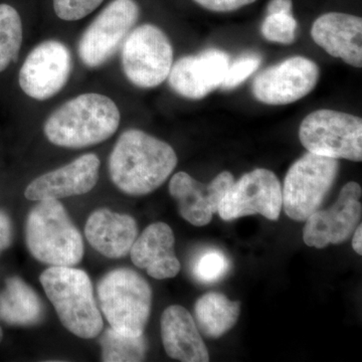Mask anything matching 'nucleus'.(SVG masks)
Segmentation results:
<instances>
[{
    "label": "nucleus",
    "instance_id": "23",
    "mask_svg": "<svg viewBox=\"0 0 362 362\" xmlns=\"http://www.w3.org/2000/svg\"><path fill=\"white\" fill-rule=\"evenodd\" d=\"M102 361L105 362L143 361L146 356L147 342L144 334L132 337L109 327L100 338Z\"/></svg>",
    "mask_w": 362,
    "mask_h": 362
},
{
    "label": "nucleus",
    "instance_id": "21",
    "mask_svg": "<svg viewBox=\"0 0 362 362\" xmlns=\"http://www.w3.org/2000/svg\"><path fill=\"white\" fill-rule=\"evenodd\" d=\"M45 306L37 292L20 277H9L0 292V320L11 326L30 327L42 322Z\"/></svg>",
    "mask_w": 362,
    "mask_h": 362
},
{
    "label": "nucleus",
    "instance_id": "28",
    "mask_svg": "<svg viewBox=\"0 0 362 362\" xmlns=\"http://www.w3.org/2000/svg\"><path fill=\"white\" fill-rule=\"evenodd\" d=\"M104 0H54L57 16L66 21L82 20L95 11Z\"/></svg>",
    "mask_w": 362,
    "mask_h": 362
},
{
    "label": "nucleus",
    "instance_id": "16",
    "mask_svg": "<svg viewBox=\"0 0 362 362\" xmlns=\"http://www.w3.org/2000/svg\"><path fill=\"white\" fill-rule=\"evenodd\" d=\"M100 165L96 154H84L63 168L33 180L25 188V197L28 201L40 202L88 194L96 187Z\"/></svg>",
    "mask_w": 362,
    "mask_h": 362
},
{
    "label": "nucleus",
    "instance_id": "17",
    "mask_svg": "<svg viewBox=\"0 0 362 362\" xmlns=\"http://www.w3.org/2000/svg\"><path fill=\"white\" fill-rule=\"evenodd\" d=\"M311 37L331 57L341 59L347 65L361 68V18L341 13L323 14L314 21Z\"/></svg>",
    "mask_w": 362,
    "mask_h": 362
},
{
    "label": "nucleus",
    "instance_id": "10",
    "mask_svg": "<svg viewBox=\"0 0 362 362\" xmlns=\"http://www.w3.org/2000/svg\"><path fill=\"white\" fill-rule=\"evenodd\" d=\"M282 206L280 180L273 171L258 168L233 181L221 199L218 214L226 221L252 214L277 221Z\"/></svg>",
    "mask_w": 362,
    "mask_h": 362
},
{
    "label": "nucleus",
    "instance_id": "27",
    "mask_svg": "<svg viewBox=\"0 0 362 362\" xmlns=\"http://www.w3.org/2000/svg\"><path fill=\"white\" fill-rule=\"evenodd\" d=\"M230 268L228 259L218 250L202 254L194 266V276L202 283H214L226 275Z\"/></svg>",
    "mask_w": 362,
    "mask_h": 362
},
{
    "label": "nucleus",
    "instance_id": "7",
    "mask_svg": "<svg viewBox=\"0 0 362 362\" xmlns=\"http://www.w3.org/2000/svg\"><path fill=\"white\" fill-rule=\"evenodd\" d=\"M300 142L311 153L334 159L362 160V120L344 112L321 109L303 119Z\"/></svg>",
    "mask_w": 362,
    "mask_h": 362
},
{
    "label": "nucleus",
    "instance_id": "32",
    "mask_svg": "<svg viewBox=\"0 0 362 362\" xmlns=\"http://www.w3.org/2000/svg\"><path fill=\"white\" fill-rule=\"evenodd\" d=\"M354 239H352V247H354V251H356V254H358L359 256L362 255V226L361 223H359L358 226L356 228L354 233Z\"/></svg>",
    "mask_w": 362,
    "mask_h": 362
},
{
    "label": "nucleus",
    "instance_id": "30",
    "mask_svg": "<svg viewBox=\"0 0 362 362\" xmlns=\"http://www.w3.org/2000/svg\"><path fill=\"white\" fill-rule=\"evenodd\" d=\"M13 225L6 211L0 209V255L13 244Z\"/></svg>",
    "mask_w": 362,
    "mask_h": 362
},
{
    "label": "nucleus",
    "instance_id": "26",
    "mask_svg": "<svg viewBox=\"0 0 362 362\" xmlns=\"http://www.w3.org/2000/svg\"><path fill=\"white\" fill-rule=\"evenodd\" d=\"M262 61L263 59L261 54L257 52H245L239 58L235 59L228 66L223 84L221 85V89L233 90L242 85L258 70Z\"/></svg>",
    "mask_w": 362,
    "mask_h": 362
},
{
    "label": "nucleus",
    "instance_id": "4",
    "mask_svg": "<svg viewBox=\"0 0 362 362\" xmlns=\"http://www.w3.org/2000/svg\"><path fill=\"white\" fill-rule=\"evenodd\" d=\"M25 243L33 258L51 267H75L84 257V242L59 199H44L25 221Z\"/></svg>",
    "mask_w": 362,
    "mask_h": 362
},
{
    "label": "nucleus",
    "instance_id": "29",
    "mask_svg": "<svg viewBox=\"0 0 362 362\" xmlns=\"http://www.w3.org/2000/svg\"><path fill=\"white\" fill-rule=\"evenodd\" d=\"M197 4L216 13H230L249 6L256 0H194Z\"/></svg>",
    "mask_w": 362,
    "mask_h": 362
},
{
    "label": "nucleus",
    "instance_id": "18",
    "mask_svg": "<svg viewBox=\"0 0 362 362\" xmlns=\"http://www.w3.org/2000/svg\"><path fill=\"white\" fill-rule=\"evenodd\" d=\"M175 244V233L168 223H152L135 240L129 252L131 259L150 277L157 280L175 278L180 271Z\"/></svg>",
    "mask_w": 362,
    "mask_h": 362
},
{
    "label": "nucleus",
    "instance_id": "2",
    "mask_svg": "<svg viewBox=\"0 0 362 362\" xmlns=\"http://www.w3.org/2000/svg\"><path fill=\"white\" fill-rule=\"evenodd\" d=\"M118 107L110 98L87 93L69 100L45 121L49 142L64 148L78 149L99 144L115 134L120 125Z\"/></svg>",
    "mask_w": 362,
    "mask_h": 362
},
{
    "label": "nucleus",
    "instance_id": "25",
    "mask_svg": "<svg viewBox=\"0 0 362 362\" xmlns=\"http://www.w3.org/2000/svg\"><path fill=\"white\" fill-rule=\"evenodd\" d=\"M297 21L293 13H271L261 26L263 37L276 44L291 45L296 39Z\"/></svg>",
    "mask_w": 362,
    "mask_h": 362
},
{
    "label": "nucleus",
    "instance_id": "19",
    "mask_svg": "<svg viewBox=\"0 0 362 362\" xmlns=\"http://www.w3.org/2000/svg\"><path fill=\"white\" fill-rule=\"evenodd\" d=\"M85 235L100 254L110 259L122 258L129 254L137 239V223L129 214L99 209L88 218Z\"/></svg>",
    "mask_w": 362,
    "mask_h": 362
},
{
    "label": "nucleus",
    "instance_id": "33",
    "mask_svg": "<svg viewBox=\"0 0 362 362\" xmlns=\"http://www.w3.org/2000/svg\"><path fill=\"white\" fill-rule=\"evenodd\" d=\"M2 338H4V331H2L1 326H0V343L2 341Z\"/></svg>",
    "mask_w": 362,
    "mask_h": 362
},
{
    "label": "nucleus",
    "instance_id": "24",
    "mask_svg": "<svg viewBox=\"0 0 362 362\" xmlns=\"http://www.w3.org/2000/svg\"><path fill=\"white\" fill-rule=\"evenodd\" d=\"M23 44V23L18 11L0 4V73L16 62Z\"/></svg>",
    "mask_w": 362,
    "mask_h": 362
},
{
    "label": "nucleus",
    "instance_id": "13",
    "mask_svg": "<svg viewBox=\"0 0 362 362\" xmlns=\"http://www.w3.org/2000/svg\"><path fill=\"white\" fill-rule=\"evenodd\" d=\"M361 185L350 181L343 187L337 202L326 211H317L307 218L303 240L309 247L323 249L344 243L354 235L362 216Z\"/></svg>",
    "mask_w": 362,
    "mask_h": 362
},
{
    "label": "nucleus",
    "instance_id": "3",
    "mask_svg": "<svg viewBox=\"0 0 362 362\" xmlns=\"http://www.w3.org/2000/svg\"><path fill=\"white\" fill-rule=\"evenodd\" d=\"M40 281L66 329L83 339L99 337L103 318L92 281L85 271L74 267H49L42 272Z\"/></svg>",
    "mask_w": 362,
    "mask_h": 362
},
{
    "label": "nucleus",
    "instance_id": "9",
    "mask_svg": "<svg viewBox=\"0 0 362 362\" xmlns=\"http://www.w3.org/2000/svg\"><path fill=\"white\" fill-rule=\"evenodd\" d=\"M140 16L135 0H113L88 26L78 45V57L88 68H99L122 47Z\"/></svg>",
    "mask_w": 362,
    "mask_h": 362
},
{
    "label": "nucleus",
    "instance_id": "11",
    "mask_svg": "<svg viewBox=\"0 0 362 362\" xmlns=\"http://www.w3.org/2000/svg\"><path fill=\"white\" fill-rule=\"evenodd\" d=\"M73 59L69 47L59 40L40 42L28 54L18 74L21 90L39 101L49 99L65 87Z\"/></svg>",
    "mask_w": 362,
    "mask_h": 362
},
{
    "label": "nucleus",
    "instance_id": "5",
    "mask_svg": "<svg viewBox=\"0 0 362 362\" xmlns=\"http://www.w3.org/2000/svg\"><path fill=\"white\" fill-rule=\"evenodd\" d=\"M100 309L111 328L122 334H144L151 312L152 290L137 272H108L97 286Z\"/></svg>",
    "mask_w": 362,
    "mask_h": 362
},
{
    "label": "nucleus",
    "instance_id": "15",
    "mask_svg": "<svg viewBox=\"0 0 362 362\" xmlns=\"http://www.w3.org/2000/svg\"><path fill=\"white\" fill-rule=\"evenodd\" d=\"M230 63V56L218 49L182 57L171 66L169 86L181 97L201 100L221 87Z\"/></svg>",
    "mask_w": 362,
    "mask_h": 362
},
{
    "label": "nucleus",
    "instance_id": "31",
    "mask_svg": "<svg viewBox=\"0 0 362 362\" xmlns=\"http://www.w3.org/2000/svg\"><path fill=\"white\" fill-rule=\"evenodd\" d=\"M292 0H271L268 4V14L271 13H292Z\"/></svg>",
    "mask_w": 362,
    "mask_h": 362
},
{
    "label": "nucleus",
    "instance_id": "12",
    "mask_svg": "<svg viewBox=\"0 0 362 362\" xmlns=\"http://www.w3.org/2000/svg\"><path fill=\"white\" fill-rule=\"evenodd\" d=\"M319 80V68L311 59L292 57L259 73L252 85L255 98L267 105H287L310 94Z\"/></svg>",
    "mask_w": 362,
    "mask_h": 362
},
{
    "label": "nucleus",
    "instance_id": "6",
    "mask_svg": "<svg viewBox=\"0 0 362 362\" xmlns=\"http://www.w3.org/2000/svg\"><path fill=\"white\" fill-rule=\"evenodd\" d=\"M338 159L305 154L292 164L282 188V207L293 221H305L318 211L337 180Z\"/></svg>",
    "mask_w": 362,
    "mask_h": 362
},
{
    "label": "nucleus",
    "instance_id": "14",
    "mask_svg": "<svg viewBox=\"0 0 362 362\" xmlns=\"http://www.w3.org/2000/svg\"><path fill=\"white\" fill-rule=\"evenodd\" d=\"M235 181L232 173L223 171L216 175L209 185L194 180L187 173H175L169 182V194L177 202L180 214L195 226L209 225L223 194Z\"/></svg>",
    "mask_w": 362,
    "mask_h": 362
},
{
    "label": "nucleus",
    "instance_id": "20",
    "mask_svg": "<svg viewBox=\"0 0 362 362\" xmlns=\"http://www.w3.org/2000/svg\"><path fill=\"white\" fill-rule=\"evenodd\" d=\"M160 327L162 343L169 357L183 362L209 361L194 317L185 307H168L162 313Z\"/></svg>",
    "mask_w": 362,
    "mask_h": 362
},
{
    "label": "nucleus",
    "instance_id": "22",
    "mask_svg": "<svg viewBox=\"0 0 362 362\" xmlns=\"http://www.w3.org/2000/svg\"><path fill=\"white\" fill-rule=\"evenodd\" d=\"M240 303L221 293L204 294L194 305L197 327L206 337L220 338L232 329L239 319Z\"/></svg>",
    "mask_w": 362,
    "mask_h": 362
},
{
    "label": "nucleus",
    "instance_id": "8",
    "mask_svg": "<svg viewBox=\"0 0 362 362\" xmlns=\"http://www.w3.org/2000/svg\"><path fill=\"white\" fill-rule=\"evenodd\" d=\"M121 47L124 74L136 87L156 88L168 78L173 65V47L158 26H137Z\"/></svg>",
    "mask_w": 362,
    "mask_h": 362
},
{
    "label": "nucleus",
    "instance_id": "1",
    "mask_svg": "<svg viewBox=\"0 0 362 362\" xmlns=\"http://www.w3.org/2000/svg\"><path fill=\"white\" fill-rule=\"evenodd\" d=\"M177 156L168 143L141 130H126L117 140L109 158L112 182L132 197L151 194L160 187L177 165Z\"/></svg>",
    "mask_w": 362,
    "mask_h": 362
}]
</instances>
